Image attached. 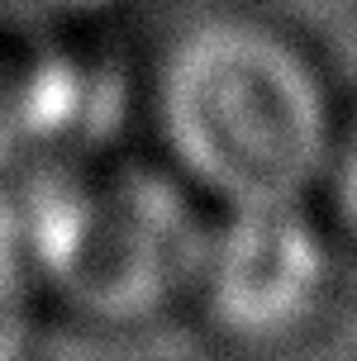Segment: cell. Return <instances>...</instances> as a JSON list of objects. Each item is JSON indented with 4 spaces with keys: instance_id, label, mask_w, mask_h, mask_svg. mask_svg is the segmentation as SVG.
<instances>
[{
    "instance_id": "6da1fadb",
    "label": "cell",
    "mask_w": 357,
    "mask_h": 361,
    "mask_svg": "<svg viewBox=\"0 0 357 361\" xmlns=\"http://www.w3.org/2000/svg\"><path fill=\"white\" fill-rule=\"evenodd\" d=\"M148 119L158 162L219 214L315 204L343 114L295 34L257 15H210L162 48Z\"/></svg>"
},
{
    "instance_id": "7a4b0ae2",
    "label": "cell",
    "mask_w": 357,
    "mask_h": 361,
    "mask_svg": "<svg viewBox=\"0 0 357 361\" xmlns=\"http://www.w3.org/2000/svg\"><path fill=\"white\" fill-rule=\"evenodd\" d=\"M43 305L100 328L153 324L191 300L210 204L167 166H57L5 219Z\"/></svg>"
},
{
    "instance_id": "3957f363",
    "label": "cell",
    "mask_w": 357,
    "mask_h": 361,
    "mask_svg": "<svg viewBox=\"0 0 357 361\" xmlns=\"http://www.w3.org/2000/svg\"><path fill=\"white\" fill-rule=\"evenodd\" d=\"M334 243L320 204L210 209L186 305L219 343L267 352L300 343L334 300Z\"/></svg>"
},
{
    "instance_id": "277c9868",
    "label": "cell",
    "mask_w": 357,
    "mask_h": 361,
    "mask_svg": "<svg viewBox=\"0 0 357 361\" xmlns=\"http://www.w3.org/2000/svg\"><path fill=\"white\" fill-rule=\"evenodd\" d=\"M38 314L43 295L10 238V224H0V361H34Z\"/></svg>"
},
{
    "instance_id": "5b68a950",
    "label": "cell",
    "mask_w": 357,
    "mask_h": 361,
    "mask_svg": "<svg viewBox=\"0 0 357 361\" xmlns=\"http://www.w3.org/2000/svg\"><path fill=\"white\" fill-rule=\"evenodd\" d=\"M315 204H320L324 224L339 233V243L357 247V109L339 119V138H334Z\"/></svg>"
}]
</instances>
